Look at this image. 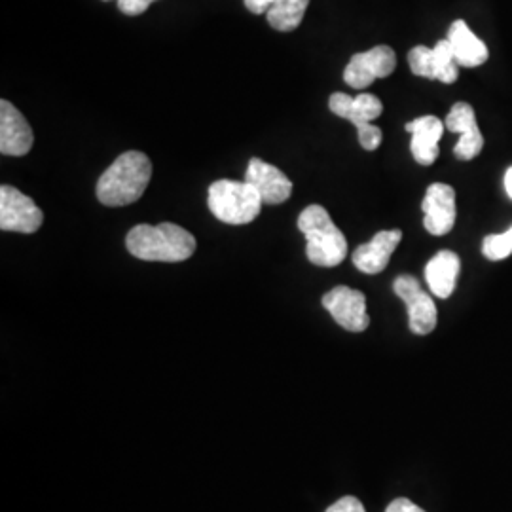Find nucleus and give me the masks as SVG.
<instances>
[{
	"label": "nucleus",
	"instance_id": "5701e85b",
	"mask_svg": "<svg viewBox=\"0 0 512 512\" xmlns=\"http://www.w3.org/2000/svg\"><path fill=\"white\" fill-rule=\"evenodd\" d=\"M154 0H118L120 12L126 16H141L145 14Z\"/></svg>",
	"mask_w": 512,
	"mask_h": 512
},
{
	"label": "nucleus",
	"instance_id": "cd10ccee",
	"mask_svg": "<svg viewBox=\"0 0 512 512\" xmlns=\"http://www.w3.org/2000/svg\"><path fill=\"white\" fill-rule=\"evenodd\" d=\"M105 2H109V0H105Z\"/></svg>",
	"mask_w": 512,
	"mask_h": 512
},
{
	"label": "nucleus",
	"instance_id": "a211bd4d",
	"mask_svg": "<svg viewBox=\"0 0 512 512\" xmlns=\"http://www.w3.org/2000/svg\"><path fill=\"white\" fill-rule=\"evenodd\" d=\"M408 65L416 76H423V78H429V80L439 78L437 59L433 54V48H427V46L412 48L410 54H408Z\"/></svg>",
	"mask_w": 512,
	"mask_h": 512
},
{
	"label": "nucleus",
	"instance_id": "aec40b11",
	"mask_svg": "<svg viewBox=\"0 0 512 512\" xmlns=\"http://www.w3.org/2000/svg\"><path fill=\"white\" fill-rule=\"evenodd\" d=\"M482 253L488 260H505L512 255V226L503 234L488 236L482 243Z\"/></svg>",
	"mask_w": 512,
	"mask_h": 512
},
{
	"label": "nucleus",
	"instance_id": "7ed1b4c3",
	"mask_svg": "<svg viewBox=\"0 0 512 512\" xmlns=\"http://www.w3.org/2000/svg\"><path fill=\"white\" fill-rule=\"evenodd\" d=\"M298 228L308 241L306 256L311 264L334 268L348 255V241L344 232L332 222L329 211L321 205L306 207L298 217Z\"/></svg>",
	"mask_w": 512,
	"mask_h": 512
},
{
	"label": "nucleus",
	"instance_id": "f257e3e1",
	"mask_svg": "<svg viewBox=\"0 0 512 512\" xmlns=\"http://www.w3.org/2000/svg\"><path fill=\"white\" fill-rule=\"evenodd\" d=\"M152 164L147 154L129 150L118 156L99 177L97 200L107 207H124L135 203L147 190Z\"/></svg>",
	"mask_w": 512,
	"mask_h": 512
},
{
	"label": "nucleus",
	"instance_id": "dca6fc26",
	"mask_svg": "<svg viewBox=\"0 0 512 512\" xmlns=\"http://www.w3.org/2000/svg\"><path fill=\"white\" fill-rule=\"evenodd\" d=\"M448 40L452 44V50H454L459 67L473 69V67H480L488 61L490 52H488L486 44L476 37L463 19H458L450 25Z\"/></svg>",
	"mask_w": 512,
	"mask_h": 512
},
{
	"label": "nucleus",
	"instance_id": "9d476101",
	"mask_svg": "<svg viewBox=\"0 0 512 512\" xmlns=\"http://www.w3.org/2000/svg\"><path fill=\"white\" fill-rule=\"evenodd\" d=\"M245 181L255 186L266 205L285 203L293 194L291 179L279 167L266 164L260 158H253L247 165Z\"/></svg>",
	"mask_w": 512,
	"mask_h": 512
},
{
	"label": "nucleus",
	"instance_id": "6ab92c4d",
	"mask_svg": "<svg viewBox=\"0 0 512 512\" xmlns=\"http://www.w3.org/2000/svg\"><path fill=\"white\" fill-rule=\"evenodd\" d=\"M444 126H446V129H450L452 133H459V135L467 133L469 129L478 126L475 110L469 103H456L448 112V116L444 120Z\"/></svg>",
	"mask_w": 512,
	"mask_h": 512
},
{
	"label": "nucleus",
	"instance_id": "b1692460",
	"mask_svg": "<svg viewBox=\"0 0 512 512\" xmlns=\"http://www.w3.org/2000/svg\"><path fill=\"white\" fill-rule=\"evenodd\" d=\"M327 512H366L363 503L357 497L346 495L342 499H338L334 505H330Z\"/></svg>",
	"mask_w": 512,
	"mask_h": 512
},
{
	"label": "nucleus",
	"instance_id": "393cba45",
	"mask_svg": "<svg viewBox=\"0 0 512 512\" xmlns=\"http://www.w3.org/2000/svg\"><path fill=\"white\" fill-rule=\"evenodd\" d=\"M385 512H425L421 507H418L416 503H412L410 499L406 497H399L395 499L393 503H389V507L385 509Z\"/></svg>",
	"mask_w": 512,
	"mask_h": 512
},
{
	"label": "nucleus",
	"instance_id": "412c9836",
	"mask_svg": "<svg viewBox=\"0 0 512 512\" xmlns=\"http://www.w3.org/2000/svg\"><path fill=\"white\" fill-rule=\"evenodd\" d=\"M482 148H484V137H482L480 129L476 126V128L469 129L467 133H463L459 137L458 145L454 148V154H456V158H459V160L469 162V160H473L482 152Z\"/></svg>",
	"mask_w": 512,
	"mask_h": 512
},
{
	"label": "nucleus",
	"instance_id": "39448f33",
	"mask_svg": "<svg viewBox=\"0 0 512 512\" xmlns=\"http://www.w3.org/2000/svg\"><path fill=\"white\" fill-rule=\"evenodd\" d=\"M393 291L408 308V323L414 334L425 336L435 330L439 321L435 300L421 289L414 275H399L393 283Z\"/></svg>",
	"mask_w": 512,
	"mask_h": 512
},
{
	"label": "nucleus",
	"instance_id": "bb28decb",
	"mask_svg": "<svg viewBox=\"0 0 512 512\" xmlns=\"http://www.w3.org/2000/svg\"><path fill=\"white\" fill-rule=\"evenodd\" d=\"M505 190H507V196L512 200V167H509L505 173Z\"/></svg>",
	"mask_w": 512,
	"mask_h": 512
},
{
	"label": "nucleus",
	"instance_id": "2eb2a0df",
	"mask_svg": "<svg viewBox=\"0 0 512 512\" xmlns=\"http://www.w3.org/2000/svg\"><path fill=\"white\" fill-rule=\"evenodd\" d=\"M461 260L454 251H440L425 266V281L431 293L439 298H450L456 291Z\"/></svg>",
	"mask_w": 512,
	"mask_h": 512
},
{
	"label": "nucleus",
	"instance_id": "f3484780",
	"mask_svg": "<svg viewBox=\"0 0 512 512\" xmlns=\"http://www.w3.org/2000/svg\"><path fill=\"white\" fill-rule=\"evenodd\" d=\"M310 0H274L266 18L275 31L291 33L300 27Z\"/></svg>",
	"mask_w": 512,
	"mask_h": 512
},
{
	"label": "nucleus",
	"instance_id": "f03ea898",
	"mask_svg": "<svg viewBox=\"0 0 512 512\" xmlns=\"http://www.w3.org/2000/svg\"><path fill=\"white\" fill-rule=\"evenodd\" d=\"M126 245L131 255L148 262H183L196 251L194 236L173 222L139 224L129 230Z\"/></svg>",
	"mask_w": 512,
	"mask_h": 512
},
{
	"label": "nucleus",
	"instance_id": "6e6552de",
	"mask_svg": "<svg viewBox=\"0 0 512 512\" xmlns=\"http://www.w3.org/2000/svg\"><path fill=\"white\" fill-rule=\"evenodd\" d=\"M323 306L332 315V319L349 332H365L370 325L366 296L361 291L349 289L346 285L334 287L323 296Z\"/></svg>",
	"mask_w": 512,
	"mask_h": 512
},
{
	"label": "nucleus",
	"instance_id": "1a4fd4ad",
	"mask_svg": "<svg viewBox=\"0 0 512 512\" xmlns=\"http://www.w3.org/2000/svg\"><path fill=\"white\" fill-rule=\"evenodd\" d=\"M421 209L425 230L431 236H446L456 224V190L448 184H431L427 188Z\"/></svg>",
	"mask_w": 512,
	"mask_h": 512
},
{
	"label": "nucleus",
	"instance_id": "20e7f679",
	"mask_svg": "<svg viewBox=\"0 0 512 512\" xmlns=\"http://www.w3.org/2000/svg\"><path fill=\"white\" fill-rule=\"evenodd\" d=\"M209 211L226 224H249L262 211V198L253 184L222 179L209 186Z\"/></svg>",
	"mask_w": 512,
	"mask_h": 512
},
{
	"label": "nucleus",
	"instance_id": "ddd939ff",
	"mask_svg": "<svg viewBox=\"0 0 512 512\" xmlns=\"http://www.w3.org/2000/svg\"><path fill=\"white\" fill-rule=\"evenodd\" d=\"M404 129L412 133L410 150L414 160L420 165H433L439 158V141L444 135V122L437 116H421L408 122Z\"/></svg>",
	"mask_w": 512,
	"mask_h": 512
},
{
	"label": "nucleus",
	"instance_id": "a878e982",
	"mask_svg": "<svg viewBox=\"0 0 512 512\" xmlns=\"http://www.w3.org/2000/svg\"><path fill=\"white\" fill-rule=\"evenodd\" d=\"M243 2H245V8H247L249 12L256 14V16L268 14V10H270L272 4H274V0H243Z\"/></svg>",
	"mask_w": 512,
	"mask_h": 512
},
{
	"label": "nucleus",
	"instance_id": "f8f14e48",
	"mask_svg": "<svg viewBox=\"0 0 512 512\" xmlns=\"http://www.w3.org/2000/svg\"><path fill=\"white\" fill-rule=\"evenodd\" d=\"M403 239L401 230H384L378 232L374 238L365 245H359L353 251V264L363 274L374 275L384 272L385 266L389 264L393 251Z\"/></svg>",
	"mask_w": 512,
	"mask_h": 512
},
{
	"label": "nucleus",
	"instance_id": "0eeeda50",
	"mask_svg": "<svg viewBox=\"0 0 512 512\" xmlns=\"http://www.w3.org/2000/svg\"><path fill=\"white\" fill-rule=\"evenodd\" d=\"M397 67V55L389 46H376L349 59L344 80L353 90H365L374 80L391 76Z\"/></svg>",
	"mask_w": 512,
	"mask_h": 512
},
{
	"label": "nucleus",
	"instance_id": "4be33fe9",
	"mask_svg": "<svg viewBox=\"0 0 512 512\" xmlns=\"http://www.w3.org/2000/svg\"><path fill=\"white\" fill-rule=\"evenodd\" d=\"M357 135H359V143L365 150H376L382 145V129L376 128L374 124H365L361 128H357Z\"/></svg>",
	"mask_w": 512,
	"mask_h": 512
},
{
	"label": "nucleus",
	"instance_id": "4468645a",
	"mask_svg": "<svg viewBox=\"0 0 512 512\" xmlns=\"http://www.w3.org/2000/svg\"><path fill=\"white\" fill-rule=\"evenodd\" d=\"M329 107L336 116L346 118L355 128L372 124L384 112L382 101L370 93H361L357 97H349L346 93H332Z\"/></svg>",
	"mask_w": 512,
	"mask_h": 512
},
{
	"label": "nucleus",
	"instance_id": "9b49d317",
	"mask_svg": "<svg viewBox=\"0 0 512 512\" xmlns=\"http://www.w3.org/2000/svg\"><path fill=\"white\" fill-rule=\"evenodd\" d=\"M35 143L33 129L25 116L6 99L0 101V152L4 156H25Z\"/></svg>",
	"mask_w": 512,
	"mask_h": 512
},
{
	"label": "nucleus",
	"instance_id": "423d86ee",
	"mask_svg": "<svg viewBox=\"0 0 512 512\" xmlns=\"http://www.w3.org/2000/svg\"><path fill=\"white\" fill-rule=\"evenodd\" d=\"M42 222L44 215L29 196L8 184L0 188V228L4 232L35 234Z\"/></svg>",
	"mask_w": 512,
	"mask_h": 512
}]
</instances>
